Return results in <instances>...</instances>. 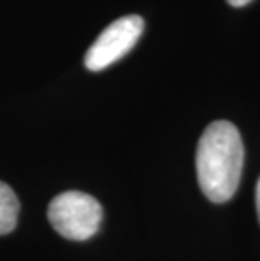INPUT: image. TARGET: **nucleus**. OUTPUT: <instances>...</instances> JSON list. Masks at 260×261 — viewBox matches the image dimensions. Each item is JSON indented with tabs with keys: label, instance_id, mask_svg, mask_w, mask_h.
Segmentation results:
<instances>
[{
	"label": "nucleus",
	"instance_id": "obj_4",
	"mask_svg": "<svg viewBox=\"0 0 260 261\" xmlns=\"http://www.w3.org/2000/svg\"><path fill=\"white\" fill-rule=\"evenodd\" d=\"M19 199L15 192L0 180V236L9 234L10 231L15 229L19 218Z\"/></svg>",
	"mask_w": 260,
	"mask_h": 261
},
{
	"label": "nucleus",
	"instance_id": "obj_5",
	"mask_svg": "<svg viewBox=\"0 0 260 261\" xmlns=\"http://www.w3.org/2000/svg\"><path fill=\"white\" fill-rule=\"evenodd\" d=\"M230 5H233V7H245L247 4H250L252 0H226Z\"/></svg>",
	"mask_w": 260,
	"mask_h": 261
},
{
	"label": "nucleus",
	"instance_id": "obj_2",
	"mask_svg": "<svg viewBox=\"0 0 260 261\" xmlns=\"http://www.w3.org/2000/svg\"><path fill=\"white\" fill-rule=\"evenodd\" d=\"M103 209L90 194L68 191L49 202L48 219L66 240L85 241L100 229Z\"/></svg>",
	"mask_w": 260,
	"mask_h": 261
},
{
	"label": "nucleus",
	"instance_id": "obj_6",
	"mask_svg": "<svg viewBox=\"0 0 260 261\" xmlns=\"http://www.w3.org/2000/svg\"><path fill=\"white\" fill-rule=\"evenodd\" d=\"M255 202H257V214H258V221H260V179L257 182V189H255Z\"/></svg>",
	"mask_w": 260,
	"mask_h": 261
},
{
	"label": "nucleus",
	"instance_id": "obj_3",
	"mask_svg": "<svg viewBox=\"0 0 260 261\" xmlns=\"http://www.w3.org/2000/svg\"><path fill=\"white\" fill-rule=\"evenodd\" d=\"M144 31L140 15H125L112 22L85 54V66L90 71H102L117 63L135 46Z\"/></svg>",
	"mask_w": 260,
	"mask_h": 261
},
{
	"label": "nucleus",
	"instance_id": "obj_1",
	"mask_svg": "<svg viewBox=\"0 0 260 261\" xmlns=\"http://www.w3.org/2000/svg\"><path fill=\"white\" fill-rule=\"evenodd\" d=\"M243 142L230 121H213L203 132L196 150L198 182L211 202H226L233 197L243 170Z\"/></svg>",
	"mask_w": 260,
	"mask_h": 261
}]
</instances>
